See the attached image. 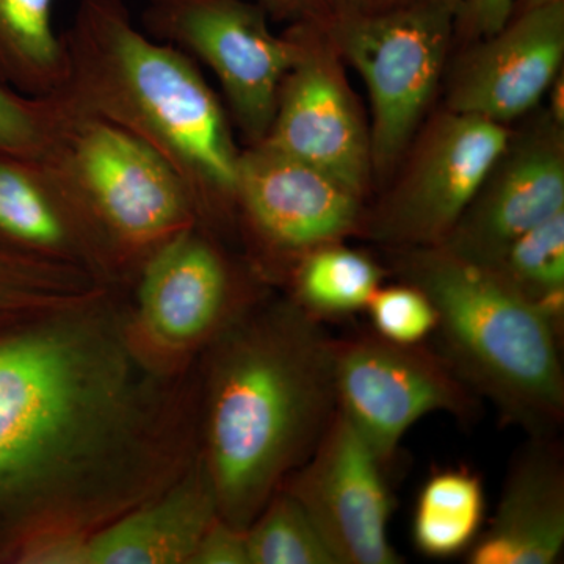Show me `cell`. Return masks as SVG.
Here are the masks:
<instances>
[{
	"mask_svg": "<svg viewBox=\"0 0 564 564\" xmlns=\"http://www.w3.org/2000/svg\"><path fill=\"white\" fill-rule=\"evenodd\" d=\"M70 106L131 133L169 163L198 218L236 210L228 115L196 62L141 32L124 0H80L62 33Z\"/></svg>",
	"mask_w": 564,
	"mask_h": 564,
	"instance_id": "6da1fadb",
	"label": "cell"
},
{
	"mask_svg": "<svg viewBox=\"0 0 564 564\" xmlns=\"http://www.w3.org/2000/svg\"><path fill=\"white\" fill-rule=\"evenodd\" d=\"M333 343L296 304L228 344L212 393L209 455L218 508L232 525L251 524L333 421Z\"/></svg>",
	"mask_w": 564,
	"mask_h": 564,
	"instance_id": "7a4b0ae2",
	"label": "cell"
},
{
	"mask_svg": "<svg viewBox=\"0 0 564 564\" xmlns=\"http://www.w3.org/2000/svg\"><path fill=\"white\" fill-rule=\"evenodd\" d=\"M404 282L426 293L445 358L505 421L555 436L564 421L562 332L489 267L441 247L397 251Z\"/></svg>",
	"mask_w": 564,
	"mask_h": 564,
	"instance_id": "3957f363",
	"label": "cell"
},
{
	"mask_svg": "<svg viewBox=\"0 0 564 564\" xmlns=\"http://www.w3.org/2000/svg\"><path fill=\"white\" fill-rule=\"evenodd\" d=\"M44 163L79 204L113 261L139 263L196 226L191 195L151 148L58 95Z\"/></svg>",
	"mask_w": 564,
	"mask_h": 564,
	"instance_id": "277c9868",
	"label": "cell"
},
{
	"mask_svg": "<svg viewBox=\"0 0 564 564\" xmlns=\"http://www.w3.org/2000/svg\"><path fill=\"white\" fill-rule=\"evenodd\" d=\"M459 3L425 0L381 13H329L315 21L369 91L370 154L378 180L393 172L417 135L455 43Z\"/></svg>",
	"mask_w": 564,
	"mask_h": 564,
	"instance_id": "5b68a950",
	"label": "cell"
},
{
	"mask_svg": "<svg viewBox=\"0 0 564 564\" xmlns=\"http://www.w3.org/2000/svg\"><path fill=\"white\" fill-rule=\"evenodd\" d=\"M148 35L203 62L220 80L247 147L272 128L285 74L299 57L291 32L274 35L254 0H147Z\"/></svg>",
	"mask_w": 564,
	"mask_h": 564,
	"instance_id": "8992f818",
	"label": "cell"
},
{
	"mask_svg": "<svg viewBox=\"0 0 564 564\" xmlns=\"http://www.w3.org/2000/svg\"><path fill=\"white\" fill-rule=\"evenodd\" d=\"M507 126L444 109L423 129L402 176L358 232L392 250L441 247L507 147Z\"/></svg>",
	"mask_w": 564,
	"mask_h": 564,
	"instance_id": "52a82bcc",
	"label": "cell"
},
{
	"mask_svg": "<svg viewBox=\"0 0 564 564\" xmlns=\"http://www.w3.org/2000/svg\"><path fill=\"white\" fill-rule=\"evenodd\" d=\"M337 410L366 437L381 462H392L408 430L434 413L473 421L477 393L444 355L377 333L333 343Z\"/></svg>",
	"mask_w": 564,
	"mask_h": 564,
	"instance_id": "ba28073f",
	"label": "cell"
},
{
	"mask_svg": "<svg viewBox=\"0 0 564 564\" xmlns=\"http://www.w3.org/2000/svg\"><path fill=\"white\" fill-rule=\"evenodd\" d=\"M299 57L278 96L272 128L261 143L310 163L356 195L373 180L370 131L344 61L322 25L293 22Z\"/></svg>",
	"mask_w": 564,
	"mask_h": 564,
	"instance_id": "9c48e42d",
	"label": "cell"
},
{
	"mask_svg": "<svg viewBox=\"0 0 564 564\" xmlns=\"http://www.w3.org/2000/svg\"><path fill=\"white\" fill-rule=\"evenodd\" d=\"M88 370L62 337L0 344V481L39 469L79 433L93 400Z\"/></svg>",
	"mask_w": 564,
	"mask_h": 564,
	"instance_id": "30bf717a",
	"label": "cell"
},
{
	"mask_svg": "<svg viewBox=\"0 0 564 564\" xmlns=\"http://www.w3.org/2000/svg\"><path fill=\"white\" fill-rule=\"evenodd\" d=\"M234 207L263 250L295 262L358 232L364 215L361 196L265 143L240 150Z\"/></svg>",
	"mask_w": 564,
	"mask_h": 564,
	"instance_id": "8fae6325",
	"label": "cell"
},
{
	"mask_svg": "<svg viewBox=\"0 0 564 564\" xmlns=\"http://www.w3.org/2000/svg\"><path fill=\"white\" fill-rule=\"evenodd\" d=\"M384 463L339 410L293 475L288 491L306 508L339 564H399L389 541Z\"/></svg>",
	"mask_w": 564,
	"mask_h": 564,
	"instance_id": "7c38bea8",
	"label": "cell"
},
{
	"mask_svg": "<svg viewBox=\"0 0 564 564\" xmlns=\"http://www.w3.org/2000/svg\"><path fill=\"white\" fill-rule=\"evenodd\" d=\"M564 131L545 111L507 147L441 245L445 251L492 267L522 234L564 210Z\"/></svg>",
	"mask_w": 564,
	"mask_h": 564,
	"instance_id": "4fadbf2b",
	"label": "cell"
},
{
	"mask_svg": "<svg viewBox=\"0 0 564 564\" xmlns=\"http://www.w3.org/2000/svg\"><path fill=\"white\" fill-rule=\"evenodd\" d=\"M456 63L444 109L507 126L541 102L562 70L564 2L514 14Z\"/></svg>",
	"mask_w": 564,
	"mask_h": 564,
	"instance_id": "5bb4252c",
	"label": "cell"
},
{
	"mask_svg": "<svg viewBox=\"0 0 564 564\" xmlns=\"http://www.w3.org/2000/svg\"><path fill=\"white\" fill-rule=\"evenodd\" d=\"M564 547V464L554 436H532L505 480L496 514L467 551L470 564H552Z\"/></svg>",
	"mask_w": 564,
	"mask_h": 564,
	"instance_id": "9a60e30c",
	"label": "cell"
},
{
	"mask_svg": "<svg viewBox=\"0 0 564 564\" xmlns=\"http://www.w3.org/2000/svg\"><path fill=\"white\" fill-rule=\"evenodd\" d=\"M0 248L36 261L111 262L79 204L40 161L0 154Z\"/></svg>",
	"mask_w": 564,
	"mask_h": 564,
	"instance_id": "2e32d148",
	"label": "cell"
},
{
	"mask_svg": "<svg viewBox=\"0 0 564 564\" xmlns=\"http://www.w3.org/2000/svg\"><path fill=\"white\" fill-rule=\"evenodd\" d=\"M232 291L231 269L221 252L193 226L141 269V315L162 339L191 343L221 321Z\"/></svg>",
	"mask_w": 564,
	"mask_h": 564,
	"instance_id": "e0dca14e",
	"label": "cell"
},
{
	"mask_svg": "<svg viewBox=\"0 0 564 564\" xmlns=\"http://www.w3.org/2000/svg\"><path fill=\"white\" fill-rule=\"evenodd\" d=\"M217 508L214 486H182L84 543V563H188Z\"/></svg>",
	"mask_w": 564,
	"mask_h": 564,
	"instance_id": "ac0fdd59",
	"label": "cell"
},
{
	"mask_svg": "<svg viewBox=\"0 0 564 564\" xmlns=\"http://www.w3.org/2000/svg\"><path fill=\"white\" fill-rule=\"evenodd\" d=\"M55 0H0V85L46 98L68 74L62 35L54 31Z\"/></svg>",
	"mask_w": 564,
	"mask_h": 564,
	"instance_id": "d6986e66",
	"label": "cell"
},
{
	"mask_svg": "<svg viewBox=\"0 0 564 564\" xmlns=\"http://www.w3.org/2000/svg\"><path fill=\"white\" fill-rule=\"evenodd\" d=\"M484 484L466 469L434 473L419 492L413 540L430 558H452L469 551L484 527Z\"/></svg>",
	"mask_w": 564,
	"mask_h": 564,
	"instance_id": "ffe728a7",
	"label": "cell"
},
{
	"mask_svg": "<svg viewBox=\"0 0 564 564\" xmlns=\"http://www.w3.org/2000/svg\"><path fill=\"white\" fill-rule=\"evenodd\" d=\"M381 281L380 265L343 242L307 252L293 272L296 304L317 321L366 310Z\"/></svg>",
	"mask_w": 564,
	"mask_h": 564,
	"instance_id": "44dd1931",
	"label": "cell"
},
{
	"mask_svg": "<svg viewBox=\"0 0 564 564\" xmlns=\"http://www.w3.org/2000/svg\"><path fill=\"white\" fill-rule=\"evenodd\" d=\"M489 269L563 333L564 210L522 234Z\"/></svg>",
	"mask_w": 564,
	"mask_h": 564,
	"instance_id": "7402d4cb",
	"label": "cell"
},
{
	"mask_svg": "<svg viewBox=\"0 0 564 564\" xmlns=\"http://www.w3.org/2000/svg\"><path fill=\"white\" fill-rule=\"evenodd\" d=\"M248 527L250 564H339L306 508L288 489Z\"/></svg>",
	"mask_w": 564,
	"mask_h": 564,
	"instance_id": "603a6c76",
	"label": "cell"
},
{
	"mask_svg": "<svg viewBox=\"0 0 564 564\" xmlns=\"http://www.w3.org/2000/svg\"><path fill=\"white\" fill-rule=\"evenodd\" d=\"M373 333L391 343L415 345L436 333L437 314L432 300L410 282L381 285L366 307Z\"/></svg>",
	"mask_w": 564,
	"mask_h": 564,
	"instance_id": "cb8c5ba5",
	"label": "cell"
},
{
	"mask_svg": "<svg viewBox=\"0 0 564 564\" xmlns=\"http://www.w3.org/2000/svg\"><path fill=\"white\" fill-rule=\"evenodd\" d=\"M52 96L32 98L0 85V154L40 161L52 132Z\"/></svg>",
	"mask_w": 564,
	"mask_h": 564,
	"instance_id": "d4e9b609",
	"label": "cell"
},
{
	"mask_svg": "<svg viewBox=\"0 0 564 564\" xmlns=\"http://www.w3.org/2000/svg\"><path fill=\"white\" fill-rule=\"evenodd\" d=\"M77 273L58 263L36 261L0 248V304L35 295L40 291L74 284Z\"/></svg>",
	"mask_w": 564,
	"mask_h": 564,
	"instance_id": "484cf974",
	"label": "cell"
},
{
	"mask_svg": "<svg viewBox=\"0 0 564 564\" xmlns=\"http://www.w3.org/2000/svg\"><path fill=\"white\" fill-rule=\"evenodd\" d=\"M513 17V0H462L456 14L455 43H474L492 35Z\"/></svg>",
	"mask_w": 564,
	"mask_h": 564,
	"instance_id": "4316f807",
	"label": "cell"
},
{
	"mask_svg": "<svg viewBox=\"0 0 564 564\" xmlns=\"http://www.w3.org/2000/svg\"><path fill=\"white\" fill-rule=\"evenodd\" d=\"M193 564H250L247 533L221 519L209 525L193 552Z\"/></svg>",
	"mask_w": 564,
	"mask_h": 564,
	"instance_id": "83f0119b",
	"label": "cell"
},
{
	"mask_svg": "<svg viewBox=\"0 0 564 564\" xmlns=\"http://www.w3.org/2000/svg\"><path fill=\"white\" fill-rule=\"evenodd\" d=\"M270 17L293 22L321 21L328 17L329 0H254Z\"/></svg>",
	"mask_w": 564,
	"mask_h": 564,
	"instance_id": "f1b7e54d",
	"label": "cell"
},
{
	"mask_svg": "<svg viewBox=\"0 0 564 564\" xmlns=\"http://www.w3.org/2000/svg\"><path fill=\"white\" fill-rule=\"evenodd\" d=\"M425 0H329V13L370 14L402 9Z\"/></svg>",
	"mask_w": 564,
	"mask_h": 564,
	"instance_id": "f546056e",
	"label": "cell"
},
{
	"mask_svg": "<svg viewBox=\"0 0 564 564\" xmlns=\"http://www.w3.org/2000/svg\"><path fill=\"white\" fill-rule=\"evenodd\" d=\"M564 2V0H513L514 14L524 13V11L543 9V7L554 6V3Z\"/></svg>",
	"mask_w": 564,
	"mask_h": 564,
	"instance_id": "4dcf8cb0",
	"label": "cell"
}]
</instances>
